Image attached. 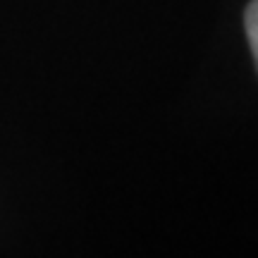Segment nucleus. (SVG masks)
I'll list each match as a JSON object with an SVG mask.
<instances>
[{
    "label": "nucleus",
    "mask_w": 258,
    "mask_h": 258,
    "mask_svg": "<svg viewBox=\"0 0 258 258\" xmlns=\"http://www.w3.org/2000/svg\"><path fill=\"white\" fill-rule=\"evenodd\" d=\"M244 24H246V36H249V46L256 60V70H258V0H251L246 15H244Z\"/></svg>",
    "instance_id": "nucleus-1"
}]
</instances>
